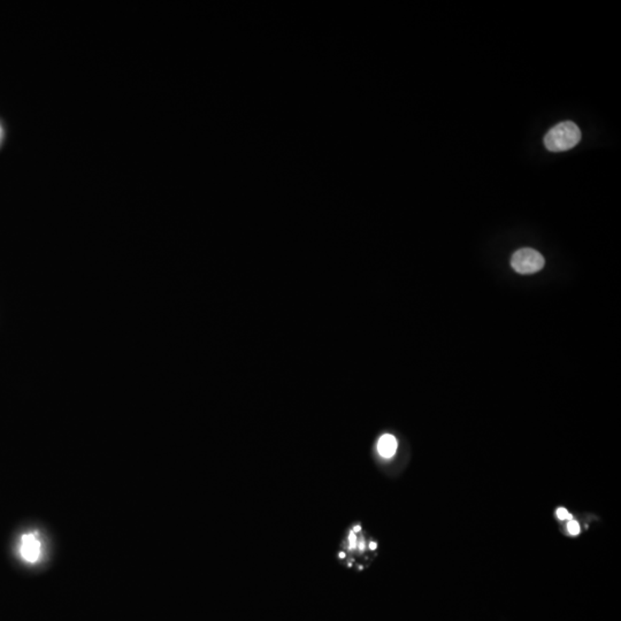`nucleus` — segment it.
Segmentation results:
<instances>
[{
    "mask_svg": "<svg viewBox=\"0 0 621 621\" xmlns=\"http://www.w3.org/2000/svg\"><path fill=\"white\" fill-rule=\"evenodd\" d=\"M359 549H360V551L365 550V542H364V540H362L360 543H359Z\"/></svg>",
    "mask_w": 621,
    "mask_h": 621,
    "instance_id": "obj_8",
    "label": "nucleus"
},
{
    "mask_svg": "<svg viewBox=\"0 0 621 621\" xmlns=\"http://www.w3.org/2000/svg\"><path fill=\"white\" fill-rule=\"evenodd\" d=\"M340 557H341V558H344V557H346V554H344V552H341V554H340Z\"/></svg>",
    "mask_w": 621,
    "mask_h": 621,
    "instance_id": "obj_11",
    "label": "nucleus"
},
{
    "mask_svg": "<svg viewBox=\"0 0 621 621\" xmlns=\"http://www.w3.org/2000/svg\"><path fill=\"white\" fill-rule=\"evenodd\" d=\"M567 528H568V532L572 535H578L580 533L579 524L577 521H574V520H570L568 525H567Z\"/></svg>",
    "mask_w": 621,
    "mask_h": 621,
    "instance_id": "obj_5",
    "label": "nucleus"
},
{
    "mask_svg": "<svg viewBox=\"0 0 621 621\" xmlns=\"http://www.w3.org/2000/svg\"><path fill=\"white\" fill-rule=\"evenodd\" d=\"M1 136H3V130L0 128V139H1Z\"/></svg>",
    "mask_w": 621,
    "mask_h": 621,
    "instance_id": "obj_12",
    "label": "nucleus"
},
{
    "mask_svg": "<svg viewBox=\"0 0 621 621\" xmlns=\"http://www.w3.org/2000/svg\"><path fill=\"white\" fill-rule=\"evenodd\" d=\"M42 541L39 534L35 532L25 533L21 535L18 545V554L25 563H39L42 558Z\"/></svg>",
    "mask_w": 621,
    "mask_h": 621,
    "instance_id": "obj_3",
    "label": "nucleus"
},
{
    "mask_svg": "<svg viewBox=\"0 0 621 621\" xmlns=\"http://www.w3.org/2000/svg\"><path fill=\"white\" fill-rule=\"evenodd\" d=\"M378 451L383 458H391L397 451V439L390 434H385L378 439Z\"/></svg>",
    "mask_w": 621,
    "mask_h": 621,
    "instance_id": "obj_4",
    "label": "nucleus"
},
{
    "mask_svg": "<svg viewBox=\"0 0 621 621\" xmlns=\"http://www.w3.org/2000/svg\"><path fill=\"white\" fill-rule=\"evenodd\" d=\"M545 260L538 251L524 247L517 251L511 259L512 268L519 274H533L545 267Z\"/></svg>",
    "mask_w": 621,
    "mask_h": 621,
    "instance_id": "obj_2",
    "label": "nucleus"
},
{
    "mask_svg": "<svg viewBox=\"0 0 621 621\" xmlns=\"http://www.w3.org/2000/svg\"><path fill=\"white\" fill-rule=\"evenodd\" d=\"M355 547H357V536L355 533L351 532L349 534V549L353 550Z\"/></svg>",
    "mask_w": 621,
    "mask_h": 621,
    "instance_id": "obj_7",
    "label": "nucleus"
},
{
    "mask_svg": "<svg viewBox=\"0 0 621 621\" xmlns=\"http://www.w3.org/2000/svg\"><path fill=\"white\" fill-rule=\"evenodd\" d=\"M557 517L561 519V520H565V519H568V520H572V514L568 513L566 509H564V507H559L557 510Z\"/></svg>",
    "mask_w": 621,
    "mask_h": 621,
    "instance_id": "obj_6",
    "label": "nucleus"
},
{
    "mask_svg": "<svg viewBox=\"0 0 621 621\" xmlns=\"http://www.w3.org/2000/svg\"><path fill=\"white\" fill-rule=\"evenodd\" d=\"M376 547H378V545H376V543H375V542H371V545H369V547H371V550H375V549H376Z\"/></svg>",
    "mask_w": 621,
    "mask_h": 621,
    "instance_id": "obj_10",
    "label": "nucleus"
},
{
    "mask_svg": "<svg viewBox=\"0 0 621 621\" xmlns=\"http://www.w3.org/2000/svg\"><path fill=\"white\" fill-rule=\"evenodd\" d=\"M362 531V527L360 526H355V528H353V533H359Z\"/></svg>",
    "mask_w": 621,
    "mask_h": 621,
    "instance_id": "obj_9",
    "label": "nucleus"
},
{
    "mask_svg": "<svg viewBox=\"0 0 621 621\" xmlns=\"http://www.w3.org/2000/svg\"><path fill=\"white\" fill-rule=\"evenodd\" d=\"M581 141V132L574 122L565 121L554 125L547 132L545 145L551 152L571 150Z\"/></svg>",
    "mask_w": 621,
    "mask_h": 621,
    "instance_id": "obj_1",
    "label": "nucleus"
}]
</instances>
